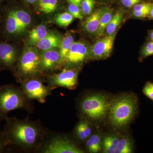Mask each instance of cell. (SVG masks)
I'll return each mask as SVG.
<instances>
[{
  "label": "cell",
  "mask_w": 153,
  "mask_h": 153,
  "mask_svg": "<svg viewBox=\"0 0 153 153\" xmlns=\"http://www.w3.org/2000/svg\"><path fill=\"white\" fill-rule=\"evenodd\" d=\"M2 130L8 146L26 152H39L49 131L39 121L8 117Z\"/></svg>",
  "instance_id": "1"
},
{
  "label": "cell",
  "mask_w": 153,
  "mask_h": 153,
  "mask_svg": "<svg viewBox=\"0 0 153 153\" xmlns=\"http://www.w3.org/2000/svg\"><path fill=\"white\" fill-rule=\"evenodd\" d=\"M138 100L132 93H125L111 101L108 120L116 129L122 130L128 126L138 111Z\"/></svg>",
  "instance_id": "2"
},
{
  "label": "cell",
  "mask_w": 153,
  "mask_h": 153,
  "mask_svg": "<svg viewBox=\"0 0 153 153\" xmlns=\"http://www.w3.org/2000/svg\"><path fill=\"white\" fill-rule=\"evenodd\" d=\"M32 100L27 97L20 87L12 84L0 86V120H5L10 111L23 109L34 111Z\"/></svg>",
  "instance_id": "3"
},
{
  "label": "cell",
  "mask_w": 153,
  "mask_h": 153,
  "mask_svg": "<svg viewBox=\"0 0 153 153\" xmlns=\"http://www.w3.org/2000/svg\"><path fill=\"white\" fill-rule=\"evenodd\" d=\"M111 101L101 94H91L82 97L78 104L81 119L88 121H100L108 114Z\"/></svg>",
  "instance_id": "4"
},
{
  "label": "cell",
  "mask_w": 153,
  "mask_h": 153,
  "mask_svg": "<svg viewBox=\"0 0 153 153\" xmlns=\"http://www.w3.org/2000/svg\"><path fill=\"white\" fill-rule=\"evenodd\" d=\"M39 153H83L84 151L74 140L66 135L51 134L49 131Z\"/></svg>",
  "instance_id": "5"
},
{
  "label": "cell",
  "mask_w": 153,
  "mask_h": 153,
  "mask_svg": "<svg viewBox=\"0 0 153 153\" xmlns=\"http://www.w3.org/2000/svg\"><path fill=\"white\" fill-rule=\"evenodd\" d=\"M40 53L37 49L28 47L23 51L16 66V75L18 81L21 83L23 80L38 76L40 74Z\"/></svg>",
  "instance_id": "6"
},
{
  "label": "cell",
  "mask_w": 153,
  "mask_h": 153,
  "mask_svg": "<svg viewBox=\"0 0 153 153\" xmlns=\"http://www.w3.org/2000/svg\"><path fill=\"white\" fill-rule=\"evenodd\" d=\"M20 87L30 100H36L44 103L52 93V89L44 84V81L37 76L30 77L23 80Z\"/></svg>",
  "instance_id": "7"
},
{
  "label": "cell",
  "mask_w": 153,
  "mask_h": 153,
  "mask_svg": "<svg viewBox=\"0 0 153 153\" xmlns=\"http://www.w3.org/2000/svg\"><path fill=\"white\" fill-rule=\"evenodd\" d=\"M78 71L75 68H64L60 73L47 76V86L52 90L57 87L73 90L78 84Z\"/></svg>",
  "instance_id": "8"
},
{
  "label": "cell",
  "mask_w": 153,
  "mask_h": 153,
  "mask_svg": "<svg viewBox=\"0 0 153 153\" xmlns=\"http://www.w3.org/2000/svg\"><path fill=\"white\" fill-rule=\"evenodd\" d=\"M90 48L82 42H73L66 55L64 65L72 68L81 65L90 57Z\"/></svg>",
  "instance_id": "9"
},
{
  "label": "cell",
  "mask_w": 153,
  "mask_h": 153,
  "mask_svg": "<svg viewBox=\"0 0 153 153\" xmlns=\"http://www.w3.org/2000/svg\"><path fill=\"white\" fill-rule=\"evenodd\" d=\"M117 30L113 34L100 39L90 48V57L94 59H104L110 55Z\"/></svg>",
  "instance_id": "10"
},
{
  "label": "cell",
  "mask_w": 153,
  "mask_h": 153,
  "mask_svg": "<svg viewBox=\"0 0 153 153\" xmlns=\"http://www.w3.org/2000/svg\"><path fill=\"white\" fill-rule=\"evenodd\" d=\"M40 71L47 73L63 66L60 61L59 51L56 49L43 51L40 54Z\"/></svg>",
  "instance_id": "11"
},
{
  "label": "cell",
  "mask_w": 153,
  "mask_h": 153,
  "mask_svg": "<svg viewBox=\"0 0 153 153\" xmlns=\"http://www.w3.org/2000/svg\"><path fill=\"white\" fill-rule=\"evenodd\" d=\"M18 54L16 50L10 44H0V63L4 67L11 68L17 63Z\"/></svg>",
  "instance_id": "12"
},
{
  "label": "cell",
  "mask_w": 153,
  "mask_h": 153,
  "mask_svg": "<svg viewBox=\"0 0 153 153\" xmlns=\"http://www.w3.org/2000/svg\"><path fill=\"white\" fill-rule=\"evenodd\" d=\"M92 128L90 122L87 120L81 119L74 128V136L79 143H84L91 135Z\"/></svg>",
  "instance_id": "13"
},
{
  "label": "cell",
  "mask_w": 153,
  "mask_h": 153,
  "mask_svg": "<svg viewBox=\"0 0 153 153\" xmlns=\"http://www.w3.org/2000/svg\"><path fill=\"white\" fill-rule=\"evenodd\" d=\"M62 40L63 39L59 35L49 32L36 45L42 51L50 50L60 47Z\"/></svg>",
  "instance_id": "14"
},
{
  "label": "cell",
  "mask_w": 153,
  "mask_h": 153,
  "mask_svg": "<svg viewBox=\"0 0 153 153\" xmlns=\"http://www.w3.org/2000/svg\"><path fill=\"white\" fill-rule=\"evenodd\" d=\"M107 9V8H102L99 9L87 18L84 24V28L87 32L91 34L97 33L100 19Z\"/></svg>",
  "instance_id": "15"
},
{
  "label": "cell",
  "mask_w": 153,
  "mask_h": 153,
  "mask_svg": "<svg viewBox=\"0 0 153 153\" xmlns=\"http://www.w3.org/2000/svg\"><path fill=\"white\" fill-rule=\"evenodd\" d=\"M120 138L116 134L105 135L102 140L103 152L115 153Z\"/></svg>",
  "instance_id": "16"
},
{
  "label": "cell",
  "mask_w": 153,
  "mask_h": 153,
  "mask_svg": "<svg viewBox=\"0 0 153 153\" xmlns=\"http://www.w3.org/2000/svg\"><path fill=\"white\" fill-rule=\"evenodd\" d=\"M84 143L85 149L89 153H98L102 147V139L98 134H91Z\"/></svg>",
  "instance_id": "17"
},
{
  "label": "cell",
  "mask_w": 153,
  "mask_h": 153,
  "mask_svg": "<svg viewBox=\"0 0 153 153\" xmlns=\"http://www.w3.org/2000/svg\"><path fill=\"white\" fill-rule=\"evenodd\" d=\"M47 28L44 25H40L34 28L29 34L28 43L30 46L36 45L47 34Z\"/></svg>",
  "instance_id": "18"
},
{
  "label": "cell",
  "mask_w": 153,
  "mask_h": 153,
  "mask_svg": "<svg viewBox=\"0 0 153 153\" xmlns=\"http://www.w3.org/2000/svg\"><path fill=\"white\" fill-rule=\"evenodd\" d=\"M6 30L10 34H17L24 32L15 16L14 10L10 12L8 15L6 25Z\"/></svg>",
  "instance_id": "19"
},
{
  "label": "cell",
  "mask_w": 153,
  "mask_h": 153,
  "mask_svg": "<svg viewBox=\"0 0 153 153\" xmlns=\"http://www.w3.org/2000/svg\"><path fill=\"white\" fill-rule=\"evenodd\" d=\"M123 19V11H118L114 15L112 19L105 28V31L107 35H111L115 33L117 31V29L118 26L122 22Z\"/></svg>",
  "instance_id": "20"
},
{
  "label": "cell",
  "mask_w": 153,
  "mask_h": 153,
  "mask_svg": "<svg viewBox=\"0 0 153 153\" xmlns=\"http://www.w3.org/2000/svg\"><path fill=\"white\" fill-rule=\"evenodd\" d=\"M74 42V38L71 35H67L63 38L61 42L59 49L60 53V61L62 66L64 65V61L66 55Z\"/></svg>",
  "instance_id": "21"
},
{
  "label": "cell",
  "mask_w": 153,
  "mask_h": 153,
  "mask_svg": "<svg viewBox=\"0 0 153 153\" xmlns=\"http://www.w3.org/2000/svg\"><path fill=\"white\" fill-rule=\"evenodd\" d=\"M113 11L112 9L107 8L102 14L100 20L99 27L97 35L99 37L103 36L105 32V28L113 16Z\"/></svg>",
  "instance_id": "22"
},
{
  "label": "cell",
  "mask_w": 153,
  "mask_h": 153,
  "mask_svg": "<svg viewBox=\"0 0 153 153\" xmlns=\"http://www.w3.org/2000/svg\"><path fill=\"white\" fill-rule=\"evenodd\" d=\"M132 141L128 137L121 138L118 145L115 153H131L133 151Z\"/></svg>",
  "instance_id": "23"
},
{
  "label": "cell",
  "mask_w": 153,
  "mask_h": 153,
  "mask_svg": "<svg viewBox=\"0 0 153 153\" xmlns=\"http://www.w3.org/2000/svg\"><path fill=\"white\" fill-rule=\"evenodd\" d=\"M15 16L19 21L23 31L30 25L31 22V17L29 14L22 10H14Z\"/></svg>",
  "instance_id": "24"
},
{
  "label": "cell",
  "mask_w": 153,
  "mask_h": 153,
  "mask_svg": "<svg viewBox=\"0 0 153 153\" xmlns=\"http://www.w3.org/2000/svg\"><path fill=\"white\" fill-rule=\"evenodd\" d=\"M57 0H39V7L40 10L46 14L55 12L57 8Z\"/></svg>",
  "instance_id": "25"
},
{
  "label": "cell",
  "mask_w": 153,
  "mask_h": 153,
  "mask_svg": "<svg viewBox=\"0 0 153 153\" xmlns=\"http://www.w3.org/2000/svg\"><path fill=\"white\" fill-rule=\"evenodd\" d=\"M74 17L70 13H62L59 14L55 19V22L57 25L61 27H66L71 24Z\"/></svg>",
  "instance_id": "26"
},
{
  "label": "cell",
  "mask_w": 153,
  "mask_h": 153,
  "mask_svg": "<svg viewBox=\"0 0 153 153\" xmlns=\"http://www.w3.org/2000/svg\"><path fill=\"white\" fill-rule=\"evenodd\" d=\"M94 4V0H82L80 6L83 14L85 15H90L93 10Z\"/></svg>",
  "instance_id": "27"
},
{
  "label": "cell",
  "mask_w": 153,
  "mask_h": 153,
  "mask_svg": "<svg viewBox=\"0 0 153 153\" xmlns=\"http://www.w3.org/2000/svg\"><path fill=\"white\" fill-rule=\"evenodd\" d=\"M68 13L74 17V18L76 19L82 20L83 16L79 6L70 4L68 7Z\"/></svg>",
  "instance_id": "28"
},
{
  "label": "cell",
  "mask_w": 153,
  "mask_h": 153,
  "mask_svg": "<svg viewBox=\"0 0 153 153\" xmlns=\"http://www.w3.org/2000/svg\"><path fill=\"white\" fill-rule=\"evenodd\" d=\"M141 54L143 58H146L153 55V41H150L145 44L142 50Z\"/></svg>",
  "instance_id": "29"
},
{
  "label": "cell",
  "mask_w": 153,
  "mask_h": 153,
  "mask_svg": "<svg viewBox=\"0 0 153 153\" xmlns=\"http://www.w3.org/2000/svg\"><path fill=\"white\" fill-rule=\"evenodd\" d=\"M143 91L146 96L153 100V82H147L143 88Z\"/></svg>",
  "instance_id": "30"
},
{
  "label": "cell",
  "mask_w": 153,
  "mask_h": 153,
  "mask_svg": "<svg viewBox=\"0 0 153 153\" xmlns=\"http://www.w3.org/2000/svg\"><path fill=\"white\" fill-rule=\"evenodd\" d=\"M152 5L149 3L137 4L134 6L133 11L150 10Z\"/></svg>",
  "instance_id": "31"
},
{
  "label": "cell",
  "mask_w": 153,
  "mask_h": 153,
  "mask_svg": "<svg viewBox=\"0 0 153 153\" xmlns=\"http://www.w3.org/2000/svg\"><path fill=\"white\" fill-rule=\"evenodd\" d=\"M2 120H0V126ZM8 145L4 136L2 131V130L0 129V153H2L5 149L6 147Z\"/></svg>",
  "instance_id": "32"
},
{
  "label": "cell",
  "mask_w": 153,
  "mask_h": 153,
  "mask_svg": "<svg viewBox=\"0 0 153 153\" xmlns=\"http://www.w3.org/2000/svg\"><path fill=\"white\" fill-rule=\"evenodd\" d=\"M150 10H142L133 11L134 16L138 18H145L149 16Z\"/></svg>",
  "instance_id": "33"
},
{
  "label": "cell",
  "mask_w": 153,
  "mask_h": 153,
  "mask_svg": "<svg viewBox=\"0 0 153 153\" xmlns=\"http://www.w3.org/2000/svg\"><path fill=\"white\" fill-rule=\"evenodd\" d=\"M140 0H121L123 4L126 7H131L140 2Z\"/></svg>",
  "instance_id": "34"
},
{
  "label": "cell",
  "mask_w": 153,
  "mask_h": 153,
  "mask_svg": "<svg viewBox=\"0 0 153 153\" xmlns=\"http://www.w3.org/2000/svg\"><path fill=\"white\" fill-rule=\"evenodd\" d=\"M67 1L70 4H73L76 5L79 7L82 0H67Z\"/></svg>",
  "instance_id": "35"
},
{
  "label": "cell",
  "mask_w": 153,
  "mask_h": 153,
  "mask_svg": "<svg viewBox=\"0 0 153 153\" xmlns=\"http://www.w3.org/2000/svg\"><path fill=\"white\" fill-rule=\"evenodd\" d=\"M149 18H150L151 19H153V5L152 6V8H151L150 10L149 11Z\"/></svg>",
  "instance_id": "36"
},
{
  "label": "cell",
  "mask_w": 153,
  "mask_h": 153,
  "mask_svg": "<svg viewBox=\"0 0 153 153\" xmlns=\"http://www.w3.org/2000/svg\"><path fill=\"white\" fill-rule=\"evenodd\" d=\"M150 38L152 41H153V30L151 31L149 34Z\"/></svg>",
  "instance_id": "37"
},
{
  "label": "cell",
  "mask_w": 153,
  "mask_h": 153,
  "mask_svg": "<svg viewBox=\"0 0 153 153\" xmlns=\"http://www.w3.org/2000/svg\"><path fill=\"white\" fill-rule=\"evenodd\" d=\"M37 0H27V1L28 2L30 3H33L36 2Z\"/></svg>",
  "instance_id": "38"
}]
</instances>
